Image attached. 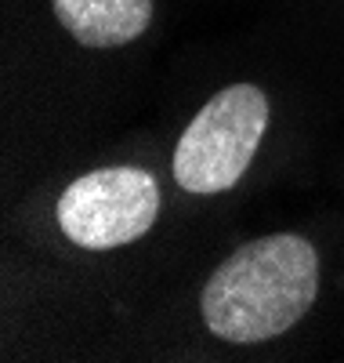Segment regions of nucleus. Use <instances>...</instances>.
Returning <instances> with one entry per match:
<instances>
[{"label": "nucleus", "instance_id": "obj_3", "mask_svg": "<svg viewBox=\"0 0 344 363\" xmlns=\"http://www.w3.org/2000/svg\"><path fill=\"white\" fill-rule=\"evenodd\" d=\"M55 211L76 247L113 251L156 225L160 182L142 167H98L69 182Z\"/></svg>", "mask_w": 344, "mask_h": 363}, {"label": "nucleus", "instance_id": "obj_2", "mask_svg": "<svg viewBox=\"0 0 344 363\" xmlns=\"http://www.w3.org/2000/svg\"><path fill=\"white\" fill-rule=\"evenodd\" d=\"M268 128V99L254 84H232L193 116L174 149V182L185 193L214 196L246 174Z\"/></svg>", "mask_w": 344, "mask_h": 363}, {"label": "nucleus", "instance_id": "obj_1", "mask_svg": "<svg viewBox=\"0 0 344 363\" xmlns=\"http://www.w3.org/2000/svg\"><path fill=\"white\" fill-rule=\"evenodd\" d=\"M319 294V255L297 233L250 240L214 269L200 294L210 335L258 345L297 327Z\"/></svg>", "mask_w": 344, "mask_h": 363}, {"label": "nucleus", "instance_id": "obj_4", "mask_svg": "<svg viewBox=\"0 0 344 363\" xmlns=\"http://www.w3.org/2000/svg\"><path fill=\"white\" fill-rule=\"evenodd\" d=\"M55 18L84 48H123L152 22V0H51Z\"/></svg>", "mask_w": 344, "mask_h": 363}]
</instances>
